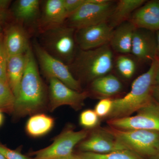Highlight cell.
<instances>
[{
    "mask_svg": "<svg viewBox=\"0 0 159 159\" xmlns=\"http://www.w3.org/2000/svg\"><path fill=\"white\" fill-rule=\"evenodd\" d=\"M26 54L25 70L13 109V112L20 116L37 111L42 108L45 99L44 88L33 52L29 48Z\"/></svg>",
    "mask_w": 159,
    "mask_h": 159,
    "instance_id": "1",
    "label": "cell"
},
{
    "mask_svg": "<svg viewBox=\"0 0 159 159\" xmlns=\"http://www.w3.org/2000/svg\"><path fill=\"white\" fill-rule=\"evenodd\" d=\"M159 63L158 59L154 60L148 70L133 82L128 93L122 98L113 99L111 111L107 116L110 119L129 116L150 102L152 99L155 77Z\"/></svg>",
    "mask_w": 159,
    "mask_h": 159,
    "instance_id": "2",
    "label": "cell"
},
{
    "mask_svg": "<svg viewBox=\"0 0 159 159\" xmlns=\"http://www.w3.org/2000/svg\"><path fill=\"white\" fill-rule=\"evenodd\" d=\"M112 51L109 43L92 50H81L74 61V68L91 81L107 75L113 67Z\"/></svg>",
    "mask_w": 159,
    "mask_h": 159,
    "instance_id": "3",
    "label": "cell"
},
{
    "mask_svg": "<svg viewBox=\"0 0 159 159\" xmlns=\"http://www.w3.org/2000/svg\"><path fill=\"white\" fill-rule=\"evenodd\" d=\"M121 145L144 158L150 159L159 149V132L146 129L105 128Z\"/></svg>",
    "mask_w": 159,
    "mask_h": 159,
    "instance_id": "4",
    "label": "cell"
},
{
    "mask_svg": "<svg viewBox=\"0 0 159 159\" xmlns=\"http://www.w3.org/2000/svg\"><path fill=\"white\" fill-rule=\"evenodd\" d=\"M75 30L62 25L46 30L44 39L46 51L65 64L72 62L75 54Z\"/></svg>",
    "mask_w": 159,
    "mask_h": 159,
    "instance_id": "5",
    "label": "cell"
},
{
    "mask_svg": "<svg viewBox=\"0 0 159 159\" xmlns=\"http://www.w3.org/2000/svg\"><path fill=\"white\" fill-rule=\"evenodd\" d=\"M115 6L116 5L111 1L103 4H97L92 0H85L82 6L67 18L68 26L77 30L108 22Z\"/></svg>",
    "mask_w": 159,
    "mask_h": 159,
    "instance_id": "6",
    "label": "cell"
},
{
    "mask_svg": "<svg viewBox=\"0 0 159 159\" xmlns=\"http://www.w3.org/2000/svg\"><path fill=\"white\" fill-rule=\"evenodd\" d=\"M107 123L118 129H143L159 132V103L152 98L135 116L110 119Z\"/></svg>",
    "mask_w": 159,
    "mask_h": 159,
    "instance_id": "7",
    "label": "cell"
},
{
    "mask_svg": "<svg viewBox=\"0 0 159 159\" xmlns=\"http://www.w3.org/2000/svg\"><path fill=\"white\" fill-rule=\"evenodd\" d=\"M34 50L41 68L48 78H55L74 90L81 92L80 82L74 77L66 64L39 45H34Z\"/></svg>",
    "mask_w": 159,
    "mask_h": 159,
    "instance_id": "8",
    "label": "cell"
},
{
    "mask_svg": "<svg viewBox=\"0 0 159 159\" xmlns=\"http://www.w3.org/2000/svg\"><path fill=\"white\" fill-rule=\"evenodd\" d=\"M89 131H76L66 129L58 136L51 145L35 152L34 159H57L73 154V149L88 135Z\"/></svg>",
    "mask_w": 159,
    "mask_h": 159,
    "instance_id": "9",
    "label": "cell"
},
{
    "mask_svg": "<svg viewBox=\"0 0 159 159\" xmlns=\"http://www.w3.org/2000/svg\"><path fill=\"white\" fill-rule=\"evenodd\" d=\"M48 79L51 111L63 105H69L76 109L82 107L88 97L87 92L74 90L55 78Z\"/></svg>",
    "mask_w": 159,
    "mask_h": 159,
    "instance_id": "10",
    "label": "cell"
},
{
    "mask_svg": "<svg viewBox=\"0 0 159 159\" xmlns=\"http://www.w3.org/2000/svg\"><path fill=\"white\" fill-rule=\"evenodd\" d=\"M113 28L108 22L77 29L75 39L81 50H92L109 43Z\"/></svg>",
    "mask_w": 159,
    "mask_h": 159,
    "instance_id": "11",
    "label": "cell"
},
{
    "mask_svg": "<svg viewBox=\"0 0 159 159\" xmlns=\"http://www.w3.org/2000/svg\"><path fill=\"white\" fill-rule=\"evenodd\" d=\"M79 147L83 152L98 154L127 149L105 128L94 130L88 138L81 142Z\"/></svg>",
    "mask_w": 159,
    "mask_h": 159,
    "instance_id": "12",
    "label": "cell"
},
{
    "mask_svg": "<svg viewBox=\"0 0 159 159\" xmlns=\"http://www.w3.org/2000/svg\"><path fill=\"white\" fill-rule=\"evenodd\" d=\"M131 54L142 62L151 63L156 59L157 43L155 32L136 28L134 32Z\"/></svg>",
    "mask_w": 159,
    "mask_h": 159,
    "instance_id": "13",
    "label": "cell"
},
{
    "mask_svg": "<svg viewBox=\"0 0 159 159\" xmlns=\"http://www.w3.org/2000/svg\"><path fill=\"white\" fill-rule=\"evenodd\" d=\"M129 20L138 29L159 30V1L146 2L131 16Z\"/></svg>",
    "mask_w": 159,
    "mask_h": 159,
    "instance_id": "14",
    "label": "cell"
},
{
    "mask_svg": "<svg viewBox=\"0 0 159 159\" xmlns=\"http://www.w3.org/2000/svg\"><path fill=\"white\" fill-rule=\"evenodd\" d=\"M3 44L7 57L25 54L30 48L25 31L17 25L10 26L6 30Z\"/></svg>",
    "mask_w": 159,
    "mask_h": 159,
    "instance_id": "15",
    "label": "cell"
},
{
    "mask_svg": "<svg viewBox=\"0 0 159 159\" xmlns=\"http://www.w3.org/2000/svg\"><path fill=\"white\" fill-rule=\"evenodd\" d=\"M136 29L129 20L114 29L109 42L112 50L122 54H131Z\"/></svg>",
    "mask_w": 159,
    "mask_h": 159,
    "instance_id": "16",
    "label": "cell"
},
{
    "mask_svg": "<svg viewBox=\"0 0 159 159\" xmlns=\"http://www.w3.org/2000/svg\"><path fill=\"white\" fill-rule=\"evenodd\" d=\"M26 65V53L7 57L6 66L7 82L15 98L19 92L20 85L25 73Z\"/></svg>",
    "mask_w": 159,
    "mask_h": 159,
    "instance_id": "17",
    "label": "cell"
},
{
    "mask_svg": "<svg viewBox=\"0 0 159 159\" xmlns=\"http://www.w3.org/2000/svg\"><path fill=\"white\" fill-rule=\"evenodd\" d=\"M68 16L63 0H48L45 2L41 21L47 29L62 25Z\"/></svg>",
    "mask_w": 159,
    "mask_h": 159,
    "instance_id": "18",
    "label": "cell"
},
{
    "mask_svg": "<svg viewBox=\"0 0 159 159\" xmlns=\"http://www.w3.org/2000/svg\"><path fill=\"white\" fill-rule=\"evenodd\" d=\"M145 0H120L117 3L108 23L115 29L117 26L128 20L137 9L146 2Z\"/></svg>",
    "mask_w": 159,
    "mask_h": 159,
    "instance_id": "19",
    "label": "cell"
},
{
    "mask_svg": "<svg viewBox=\"0 0 159 159\" xmlns=\"http://www.w3.org/2000/svg\"><path fill=\"white\" fill-rule=\"evenodd\" d=\"M119 80L109 74L92 81L91 88L94 93L103 97H108L119 93L122 89Z\"/></svg>",
    "mask_w": 159,
    "mask_h": 159,
    "instance_id": "20",
    "label": "cell"
},
{
    "mask_svg": "<svg viewBox=\"0 0 159 159\" xmlns=\"http://www.w3.org/2000/svg\"><path fill=\"white\" fill-rule=\"evenodd\" d=\"M54 119L44 114H38L32 116L27 121L26 131L29 136L37 138L48 133L53 128Z\"/></svg>",
    "mask_w": 159,
    "mask_h": 159,
    "instance_id": "21",
    "label": "cell"
},
{
    "mask_svg": "<svg viewBox=\"0 0 159 159\" xmlns=\"http://www.w3.org/2000/svg\"><path fill=\"white\" fill-rule=\"evenodd\" d=\"M39 7L38 0H18L14 3L12 11L16 19L23 22H30L37 17Z\"/></svg>",
    "mask_w": 159,
    "mask_h": 159,
    "instance_id": "22",
    "label": "cell"
},
{
    "mask_svg": "<svg viewBox=\"0 0 159 159\" xmlns=\"http://www.w3.org/2000/svg\"><path fill=\"white\" fill-rule=\"evenodd\" d=\"M80 155L84 159H146L135 152L127 149L106 154L82 152Z\"/></svg>",
    "mask_w": 159,
    "mask_h": 159,
    "instance_id": "23",
    "label": "cell"
},
{
    "mask_svg": "<svg viewBox=\"0 0 159 159\" xmlns=\"http://www.w3.org/2000/svg\"><path fill=\"white\" fill-rule=\"evenodd\" d=\"M116 66L120 75L126 79L132 78L137 70V63L134 60L126 54H122L117 57Z\"/></svg>",
    "mask_w": 159,
    "mask_h": 159,
    "instance_id": "24",
    "label": "cell"
},
{
    "mask_svg": "<svg viewBox=\"0 0 159 159\" xmlns=\"http://www.w3.org/2000/svg\"><path fill=\"white\" fill-rule=\"evenodd\" d=\"M15 97L8 83L0 81V110L13 111Z\"/></svg>",
    "mask_w": 159,
    "mask_h": 159,
    "instance_id": "25",
    "label": "cell"
},
{
    "mask_svg": "<svg viewBox=\"0 0 159 159\" xmlns=\"http://www.w3.org/2000/svg\"><path fill=\"white\" fill-rule=\"evenodd\" d=\"M99 117L94 110H85L80 114V124L85 129L93 128L99 123Z\"/></svg>",
    "mask_w": 159,
    "mask_h": 159,
    "instance_id": "26",
    "label": "cell"
},
{
    "mask_svg": "<svg viewBox=\"0 0 159 159\" xmlns=\"http://www.w3.org/2000/svg\"><path fill=\"white\" fill-rule=\"evenodd\" d=\"M112 106L113 99L103 98L96 104L94 111L99 117L108 116L111 111Z\"/></svg>",
    "mask_w": 159,
    "mask_h": 159,
    "instance_id": "27",
    "label": "cell"
},
{
    "mask_svg": "<svg viewBox=\"0 0 159 159\" xmlns=\"http://www.w3.org/2000/svg\"><path fill=\"white\" fill-rule=\"evenodd\" d=\"M7 61V54L4 48L3 38L2 35L0 36V81L6 82H7L6 74Z\"/></svg>",
    "mask_w": 159,
    "mask_h": 159,
    "instance_id": "28",
    "label": "cell"
},
{
    "mask_svg": "<svg viewBox=\"0 0 159 159\" xmlns=\"http://www.w3.org/2000/svg\"><path fill=\"white\" fill-rule=\"evenodd\" d=\"M0 154L6 159H29L19 152L10 149L1 143Z\"/></svg>",
    "mask_w": 159,
    "mask_h": 159,
    "instance_id": "29",
    "label": "cell"
},
{
    "mask_svg": "<svg viewBox=\"0 0 159 159\" xmlns=\"http://www.w3.org/2000/svg\"><path fill=\"white\" fill-rule=\"evenodd\" d=\"M85 0H63L64 7L68 16L76 11L85 2Z\"/></svg>",
    "mask_w": 159,
    "mask_h": 159,
    "instance_id": "30",
    "label": "cell"
},
{
    "mask_svg": "<svg viewBox=\"0 0 159 159\" xmlns=\"http://www.w3.org/2000/svg\"><path fill=\"white\" fill-rule=\"evenodd\" d=\"M10 2L9 0H0V23L6 17L7 9Z\"/></svg>",
    "mask_w": 159,
    "mask_h": 159,
    "instance_id": "31",
    "label": "cell"
},
{
    "mask_svg": "<svg viewBox=\"0 0 159 159\" xmlns=\"http://www.w3.org/2000/svg\"><path fill=\"white\" fill-rule=\"evenodd\" d=\"M152 98L159 103V86H155L154 87Z\"/></svg>",
    "mask_w": 159,
    "mask_h": 159,
    "instance_id": "32",
    "label": "cell"
},
{
    "mask_svg": "<svg viewBox=\"0 0 159 159\" xmlns=\"http://www.w3.org/2000/svg\"><path fill=\"white\" fill-rule=\"evenodd\" d=\"M57 159H84L80 155H77L72 154L71 155L68 156L63 157Z\"/></svg>",
    "mask_w": 159,
    "mask_h": 159,
    "instance_id": "33",
    "label": "cell"
},
{
    "mask_svg": "<svg viewBox=\"0 0 159 159\" xmlns=\"http://www.w3.org/2000/svg\"><path fill=\"white\" fill-rule=\"evenodd\" d=\"M156 36L157 43V59L159 61V30L156 31Z\"/></svg>",
    "mask_w": 159,
    "mask_h": 159,
    "instance_id": "34",
    "label": "cell"
},
{
    "mask_svg": "<svg viewBox=\"0 0 159 159\" xmlns=\"http://www.w3.org/2000/svg\"><path fill=\"white\" fill-rule=\"evenodd\" d=\"M155 85L159 86V63L157 67L155 77Z\"/></svg>",
    "mask_w": 159,
    "mask_h": 159,
    "instance_id": "35",
    "label": "cell"
},
{
    "mask_svg": "<svg viewBox=\"0 0 159 159\" xmlns=\"http://www.w3.org/2000/svg\"><path fill=\"white\" fill-rule=\"evenodd\" d=\"M3 120H4V116L2 114V111L0 110V126L2 124Z\"/></svg>",
    "mask_w": 159,
    "mask_h": 159,
    "instance_id": "36",
    "label": "cell"
},
{
    "mask_svg": "<svg viewBox=\"0 0 159 159\" xmlns=\"http://www.w3.org/2000/svg\"><path fill=\"white\" fill-rule=\"evenodd\" d=\"M150 159H159V149L157 153Z\"/></svg>",
    "mask_w": 159,
    "mask_h": 159,
    "instance_id": "37",
    "label": "cell"
},
{
    "mask_svg": "<svg viewBox=\"0 0 159 159\" xmlns=\"http://www.w3.org/2000/svg\"><path fill=\"white\" fill-rule=\"evenodd\" d=\"M0 159H6L4 157L0 154Z\"/></svg>",
    "mask_w": 159,
    "mask_h": 159,
    "instance_id": "38",
    "label": "cell"
},
{
    "mask_svg": "<svg viewBox=\"0 0 159 159\" xmlns=\"http://www.w3.org/2000/svg\"><path fill=\"white\" fill-rule=\"evenodd\" d=\"M1 32H2V28H1V26H0V36H1V35H2V33H1Z\"/></svg>",
    "mask_w": 159,
    "mask_h": 159,
    "instance_id": "39",
    "label": "cell"
}]
</instances>
